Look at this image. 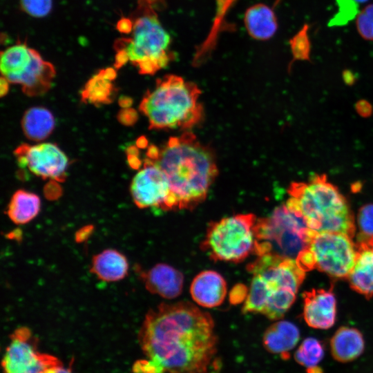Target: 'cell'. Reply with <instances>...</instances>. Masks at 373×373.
Wrapping results in <instances>:
<instances>
[{
	"label": "cell",
	"mask_w": 373,
	"mask_h": 373,
	"mask_svg": "<svg viewBox=\"0 0 373 373\" xmlns=\"http://www.w3.org/2000/svg\"><path fill=\"white\" fill-rule=\"evenodd\" d=\"M287 208L307 228L318 232H338L353 238L356 224L347 199L325 175H314L307 182H292Z\"/></svg>",
	"instance_id": "obj_4"
},
{
	"label": "cell",
	"mask_w": 373,
	"mask_h": 373,
	"mask_svg": "<svg viewBox=\"0 0 373 373\" xmlns=\"http://www.w3.org/2000/svg\"><path fill=\"white\" fill-rule=\"evenodd\" d=\"M307 247L296 260L305 272L317 269L329 276L347 278L355 263L356 244L352 238L338 232L306 231Z\"/></svg>",
	"instance_id": "obj_7"
},
{
	"label": "cell",
	"mask_w": 373,
	"mask_h": 373,
	"mask_svg": "<svg viewBox=\"0 0 373 373\" xmlns=\"http://www.w3.org/2000/svg\"><path fill=\"white\" fill-rule=\"evenodd\" d=\"M148 145V140L144 136H141L136 141V146L139 149H144Z\"/></svg>",
	"instance_id": "obj_41"
},
{
	"label": "cell",
	"mask_w": 373,
	"mask_h": 373,
	"mask_svg": "<svg viewBox=\"0 0 373 373\" xmlns=\"http://www.w3.org/2000/svg\"><path fill=\"white\" fill-rule=\"evenodd\" d=\"M40 209L41 200L37 195L27 191L18 190L10 199L6 214L13 223L25 224L37 216Z\"/></svg>",
	"instance_id": "obj_22"
},
{
	"label": "cell",
	"mask_w": 373,
	"mask_h": 373,
	"mask_svg": "<svg viewBox=\"0 0 373 373\" xmlns=\"http://www.w3.org/2000/svg\"><path fill=\"white\" fill-rule=\"evenodd\" d=\"M303 317L307 324L316 329H328L335 323L336 301L332 291L315 289L303 295Z\"/></svg>",
	"instance_id": "obj_14"
},
{
	"label": "cell",
	"mask_w": 373,
	"mask_h": 373,
	"mask_svg": "<svg viewBox=\"0 0 373 373\" xmlns=\"http://www.w3.org/2000/svg\"><path fill=\"white\" fill-rule=\"evenodd\" d=\"M355 109L358 114L363 117H370L373 112L372 106L365 99L358 100L355 104Z\"/></svg>",
	"instance_id": "obj_32"
},
{
	"label": "cell",
	"mask_w": 373,
	"mask_h": 373,
	"mask_svg": "<svg viewBox=\"0 0 373 373\" xmlns=\"http://www.w3.org/2000/svg\"><path fill=\"white\" fill-rule=\"evenodd\" d=\"M256 217L237 214L211 222L201 249L214 261L238 263L254 254Z\"/></svg>",
	"instance_id": "obj_8"
},
{
	"label": "cell",
	"mask_w": 373,
	"mask_h": 373,
	"mask_svg": "<svg viewBox=\"0 0 373 373\" xmlns=\"http://www.w3.org/2000/svg\"><path fill=\"white\" fill-rule=\"evenodd\" d=\"M324 356L322 344L317 339L309 337L300 345L294 354L296 361L305 367L307 373H323L318 364Z\"/></svg>",
	"instance_id": "obj_26"
},
{
	"label": "cell",
	"mask_w": 373,
	"mask_h": 373,
	"mask_svg": "<svg viewBox=\"0 0 373 373\" xmlns=\"http://www.w3.org/2000/svg\"><path fill=\"white\" fill-rule=\"evenodd\" d=\"M247 269L252 279L242 312L261 314L272 321L282 318L294 303L305 271L295 259L271 253L257 256Z\"/></svg>",
	"instance_id": "obj_3"
},
{
	"label": "cell",
	"mask_w": 373,
	"mask_h": 373,
	"mask_svg": "<svg viewBox=\"0 0 373 373\" xmlns=\"http://www.w3.org/2000/svg\"><path fill=\"white\" fill-rule=\"evenodd\" d=\"M131 193L140 209L155 208L170 211L171 190L163 171L153 161L147 158L144 167L133 178Z\"/></svg>",
	"instance_id": "obj_12"
},
{
	"label": "cell",
	"mask_w": 373,
	"mask_h": 373,
	"mask_svg": "<svg viewBox=\"0 0 373 373\" xmlns=\"http://www.w3.org/2000/svg\"><path fill=\"white\" fill-rule=\"evenodd\" d=\"M357 222L360 234L373 236V204H365L359 209Z\"/></svg>",
	"instance_id": "obj_30"
},
{
	"label": "cell",
	"mask_w": 373,
	"mask_h": 373,
	"mask_svg": "<svg viewBox=\"0 0 373 373\" xmlns=\"http://www.w3.org/2000/svg\"><path fill=\"white\" fill-rule=\"evenodd\" d=\"M15 155L21 169L28 168L37 176L57 182L66 180L68 159L55 144H22L15 149Z\"/></svg>",
	"instance_id": "obj_11"
},
{
	"label": "cell",
	"mask_w": 373,
	"mask_h": 373,
	"mask_svg": "<svg viewBox=\"0 0 373 373\" xmlns=\"http://www.w3.org/2000/svg\"><path fill=\"white\" fill-rule=\"evenodd\" d=\"M136 271L146 289L152 294L172 299L182 293L184 276L181 271L168 264L159 263L147 270L137 266Z\"/></svg>",
	"instance_id": "obj_13"
},
{
	"label": "cell",
	"mask_w": 373,
	"mask_h": 373,
	"mask_svg": "<svg viewBox=\"0 0 373 373\" xmlns=\"http://www.w3.org/2000/svg\"><path fill=\"white\" fill-rule=\"evenodd\" d=\"M343 77L345 83L347 84H351L354 82V74L350 70L344 71Z\"/></svg>",
	"instance_id": "obj_40"
},
{
	"label": "cell",
	"mask_w": 373,
	"mask_h": 373,
	"mask_svg": "<svg viewBox=\"0 0 373 373\" xmlns=\"http://www.w3.org/2000/svg\"><path fill=\"white\" fill-rule=\"evenodd\" d=\"M8 81L6 77L2 76L1 77L0 81V95L1 97H3L6 95L8 91L9 86H8Z\"/></svg>",
	"instance_id": "obj_39"
},
{
	"label": "cell",
	"mask_w": 373,
	"mask_h": 373,
	"mask_svg": "<svg viewBox=\"0 0 373 373\" xmlns=\"http://www.w3.org/2000/svg\"><path fill=\"white\" fill-rule=\"evenodd\" d=\"M55 121L51 112L46 108L37 106L23 114L21 126L25 135L33 141L48 137L55 128Z\"/></svg>",
	"instance_id": "obj_23"
},
{
	"label": "cell",
	"mask_w": 373,
	"mask_h": 373,
	"mask_svg": "<svg viewBox=\"0 0 373 373\" xmlns=\"http://www.w3.org/2000/svg\"><path fill=\"white\" fill-rule=\"evenodd\" d=\"M32 50L23 44H17L1 54V72L8 80L24 71L30 64Z\"/></svg>",
	"instance_id": "obj_25"
},
{
	"label": "cell",
	"mask_w": 373,
	"mask_h": 373,
	"mask_svg": "<svg viewBox=\"0 0 373 373\" xmlns=\"http://www.w3.org/2000/svg\"><path fill=\"white\" fill-rule=\"evenodd\" d=\"M299 338L298 328L289 321L281 320L274 323L265 330L262 344L269 353L289 358L290 351L296 347Z\"/></svg>",
	"instance_id": "obj_18"
},
{
	"label": "cell",
	"mask_w": 373,
	"mask_h": 373,
	"mask_svg": "<svg viewBox=\"0 0 373 373\" xmlns=\"http://www.w3.org/2000/svg\"><path fill=\"white\" fill-rule=\"evenodd\" d=\"M307 229L303 220L285 204L277 207L269 216L256 220L254 254L271 253L296 260L307 247Z\"/></svg>",
	"instance_id": "obj_9"
},
{
	"label": "cell",
	"mask_w": 373,
	"mask_h": 373,
	"mask_svg": "<svg viewBox=\"0 0 373 373\" xmlns=\"http://www.w3.org/2000/svg\"><path fill=\"white\" fill-rule=\"evenodd\" d=\"M244 23L249 35L258 40L271 38L278 29L277 18L273 9L263 3L249 7L245 12Z\"/></svg>",
	"instance_id": "obj_21"
},
{
	"label": "cell",
	"mask_w": 373,
	"mask_h": 373,
	"mask_svg": "<svg viewBox=\"0 0 373 373\" xmlns=\"http://www.w3.org/2000/svg\"><path fill=\"white\" fill-rule=\"evenodd\" d=\"M201 90L193 82L175 75L157 80L155 87L144 95L139 106L147 117L150 129L189 130L203 117L198 99Z\"/></svg>",
	"instance_id": "obj_5"
},
{
	"label": "cell",
	"mask_w": 373,
	"mask_h": 373,
	"mask_svg": "<svg viewBox=\"0 0 373 373\" xmlns=\"http://www.w3.org/2000/svg\"><path fill=\"white\" fill-rule=\"evenodd\" d=\"M118 103L122 108H130L133 104V99L128 96L122 95L119 98Z\"/></svg>",
	"instance_id": "obj_38"
},
{
	"label": "cell",
	"mask_w": 373,
	"mask_h": 373,
	"mask_svg": "<svg viewBox=\"0 0 373 373\" xmlns=\"http://www.w3.org/2000/svg\"><path fill=\"white\" fill-rule=\"evenodd\" d=\"M356 26L360 36L373 41V3L365 6L357 15Z\"/></svg>",
	"instance_id": "obj_28"
},
{
	"label": "cell",
	"mask_w": 373,
	"mask_h": 373,
	"mask_svg": "<svg viewBox=\"0 0 373 373\" xmlns=\"http://www.w3.org/2000/svg\"><path fill=\"white\" fill-rule=\"evenodd\" d=\"M127 162L128 165L133 169H138L142 164L138 155H128Z\"/></svg>",
	"instance_id": "obj_35"
},
{
	"label": "cell",
	"mask_w": 373,
	"mask_h": 373,
	"mask_svg": "<svg viewBox=\"0 0 373 373\" xmlns=\"http://www.w3.org/2000/svg\"><path fill=\"white\" fill-rule=\"evenodd\" d=\"M362 334L356 328L340 327L330 340L332 357L341 363H347L358 358L364 351Z\"/></svg>",
	"instance_id": "obj_20"
},
{
	"label": "cell",
	"mask_w": 373,
	"mask_h": 373,
	"mask_svg": "<svg viewBox=\"0 0 373 373\" xmlns=\"http://www.w3.org/2000/svg\"><path fill=\"white\" fill-rule=\"evenodd\" d=\"M355 2H358V3H365L366 1H367L368 0H354Z\"/></svg>",
	"instance_id": "obj_43"
},
{
	"label": "cell",
	"mask_w": 373,
	"mask_h": 373,
	"mask_svg": "<svg viewBox=\"0 0 373 373\" xmlns=\"http://www.w3.org/2000/svg\"><path fill=\"white\" fill-rule=\"evenodd\" d=\"M309 26L305 23L289 40L293 61H310L311 43L308 35Z\"/></svg>",
	"instance_id": "obj_27"
},
{
	"label": "cell",
	"mask_w": 373,
	"mask_h": 373,
	"mask_svg": "<svg viewBox=\"0 0 373 373\" xmlns=\"http://www.w3.org/2000/svg\"><path fill=\"white\" fill-rule=\"evenodd\" d=\"M153 162L169 181L170 211L193 209L204 201L218 175L213 150L190 131L171 137Z\"/></svg>",
	"instance_id": "obj_2"
},
{
	"label": "cell",
	"mask_w": 373,
	"mask_h": 373,
	"mask_svg": "<svg viewBox=\"0 0 373 373\" xmlns=\"http://www.w3.org/2000/svg\"><path fill=\"white\" fill-rule=\"evenodd\" d=\"M118 121L124 126L133 125L138 119V115L135 109L131 108H122L117 114Z\"/></svg>",
	"instance_id": "obj_31"
},
{
	"label": "cell",
	"mask_w": 373,
	"mask_h": 373,
	"mask_svg": "<svg viewBox=\"0 0 373 373\" xmlns=\"http://www.w3.org/2000/svg\"><path fill=\"white\" fill-rule=\"evenodd\" d=\"M55 75L53 66L44 61L35 50L28 66L17 76L7 79L9 82L21 85L22 91L28 96L41 95L50 88Z\"/></svg>",
	"instance_id": "obj_16"
},
{
	"label": "cell",
	"mask_w": 373,
	"mask_h": 373,
	"mask_svg": "<svg viewBox=\"0 0 373 373\" xmlns=\"http://www.w3.org/2000/svg\"><path fill=\"white\" fill-rule=\"evenodd\" d=\"M227 292V283L223 276L213 270L200 272L191 282L190 294L200 306L207 308L220 305Z\"/></svg>",
	"instance_id": "obj_17"
},
{
	"label": "cell",
	"mask_w": 373,
	"mask_h": 373,
	"mask_svg": "<svg viewBox=\"0 0 373 373\" xmlns=\"http://www.w3.org/2000/svg\"><path fill=\"white\" fill-rule=\"evenodd\" d=\"M115 94L116 88L102 70L88 80L81 96L84 102L99 106L111 103Z\"/></svg>",
	"instance_id": "obj_24"
},
{
	"label": "cell",
	"mask_w": 373,
	"mask_h": 373,
	"mask_svg": "<svg viewBox=\"0 0 373 373\" xmlns=\"http://www.w3.org/2000/svg\"><path fill=\"white\" fill-rule=\"evenodd\" d=\"M43 373H73V370L70 367H65L62 362H60L50 367Z\"/></svg>",
	"instance_id": "obj_34"
},
{
	"label": "cell",
	"mask_w": 373,
	"mask_h": 373,
	"mask_svg": "<svg viewBox=\"0 0 373 373\" xmlns=\"http://www.w3.org/2000/svg\"><path fill=\"white\" fill-rule=\"evenodd\" d=\"M23 10L34 17H44L49 14L52 0H20Z\"/></svg>",
	"instance_id": "obj_29"
},
{
	"label": "cell",
	"mask_w": 373,
	"mask_h": 373,
	"mask_svg": "<svg viewBox=\"0 0 373 373\" xmlns=\"http://www.w3.org/2000/svg\"><path fill=\"white\" fill-rule=\"evenodd\" d=\"M138 341L144 358L135 373H207L218 347L211 314L186 301L149 309Z\"/></svg>",
	"instance_id": "obj_1"
},
{
	"label": "cell",
	"mask_w": 373,
	"mask_h": 373,
	"mask_svg": "<svg viewBox=\"0 0 373 373\" xmlns=\"http://www.w3.org/2000/svg\"><path fill=\"white\" fill-rule=\"evenodd\" d=\"M160 153V149L155 145H151L146 151V156L149 159L154 161L158 156Z\"/></svg>",
	"instance_id": "obj_37"
},
{
	"label": "cell",
	"mask_w": 373,
	"mask_h": 373,
	"mask_svg": "<svg viewBox=\"0 0 373 373\" xmlns=\"http://www.w3.org/2000/svg\"><path fill=\"white\" fill-rule=\"evenodd\" d=\"M354 265L347 277L351 288L366 298L373 297V236L358 235Z\"/></svg>",
	"instance_id": "obj_15"
},
{
	"label": "cell",
	"mask_w": 373,
	"mask_h": 373,
	"mask_svg": "<svg viewBox=\"0 0 373 373\" xmlns=\"http://www.w3.org/2000/svg\"><path fill=\"white\" fill-rule=\"evenodd\" d=\"M149 6L133 23L131 38L119 49L144 75L155 74L173 57L169 50L171 37Z\"/></svg>",
	"instance_id": "obj_6"
},
{
	"label": "cell",
	"mask_w": 373,
	"mask_h": 373,
	"mask_svg": "<svg viewBox=\"0 0 373 373\" xmlns=\"http://www.w3.org/2000/svg\"><path fill=\"white\" fill-rule=\"evenodd\" d=\"M118 29L121 32H131L133 29V23L128 19H122L118 23Z\"/></svg>",
	"instance_id": "obj_36"
},
{
	"label": "cell",
	"mask_w": 373,
	"mask_h": 373,
	"mask_svg": "<svg viewBox=\"0 0 373 373\" xmlns=\"http://www.w3.org/2000/svg\"><path fill=\"white\" fill-rule=\"evenodd\" d=\"M126 153L128 155H138L139 148L137 146H130L126 149Z\"/></svg>",
	"instance_id": "obj_42"
},
{
	"label": "cell",
	"mask_w": 373,
	"mask_h": 373,
	"mask_svg": "<svg viewBox=\"0 0 373 373\" xmlns=\"http://www.w3.org/2000/svg\"><path fill=\"white\" fill-rule=\"evenodd\" d=\"M60 362L56 356L40 352L32 331L20 327L10 336L2 367L4 373H43Z\"/></svg>",
	"instance_id": "obj_10"
},
{
	"label": "cell",
	"mask_w": 373,
	"mask_h": 373,
	"mask_svg": "<svg viewBox=\"0 0 373 373\" xmlns=\"http://www.w3.org/2000/svg\"><path fill=\"white\" fill-rule=\"evenodd\" d=\"M127 258L114 249H106L95 255L90 271L102 281L112 283L123 280L128 274Z\"/></svg>",
	"instance_id": "obj_19"
},
{
	"label": "cell",
	"mask_w": 373,
	"mask_h": 373,
	"mask_svg": "<svg viewBox=\"0 0 373 373\" xmlns=\"http://www.w3.org/2000/svg\"><path fill=\"white\" fill-rule=\"evenodd\" d=\"M247 294L248 290L245 286L238 285V287H235L233 288V290L231 291L230 295V300L232 303H239L240 301H242V300L244 299L245 300Z\"/></svg>",
	"instance_id": "obj_33"
}]
</instances>
